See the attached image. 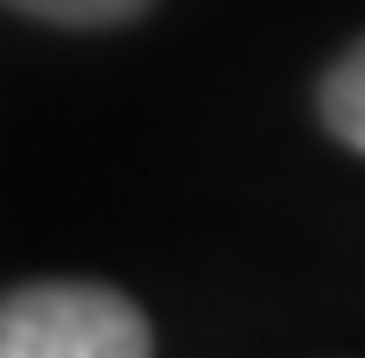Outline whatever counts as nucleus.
Returning a JSON list of instances; mask_svg holds the SVG:
<instances>
[{"label":"nucleus","mask_w":365,"mask_h":358,"mask_svg":"<svg viewBox=\"0 0 365 358\" xmlns=\"http://www.w3.org/2000/svg\"><path fill=\"white\" fill-rule=\"evenodd\" d=\"M0 358H155V330L106 281H21L0 295Z\"/></svg>","instance_id":"nucleus-1"},{"label":"nucleus","mask_w":365,"mask_h":358,"mask_svg":"<svg viewBox=\"0 0 365 358\" xmlns=\"http://www.w3.org/2000/svg\"><path fill=\"white\" fill-rule=\"evenodd\" d=\"M317 120L330 127V140H344L351 155H365V36L330 71H323L317 85Z\"/></svg>","instance_id":"nucleus-2"},{"label":"nucleus","mask_w":365,"mask_h":358,"mask_svg":"<svg viewBox=\"0 0 365 358\" xmlns=\"http://www.w3.org/2000/svg\"><path fill=\"white\" fill-rule=\"evenodd\" d=\"M0 7H14L29 21H49V29H120V21L148 14L155 0H0Z\"/></svg>","instance_id":"nucleus-3"}]
</instances>
